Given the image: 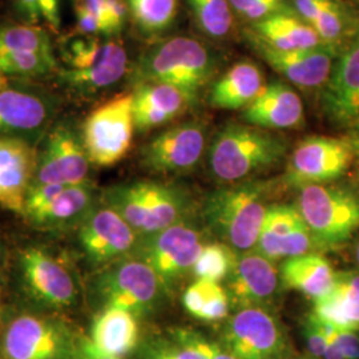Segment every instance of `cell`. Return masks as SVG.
Returning <instances> with one entry per match:
<instances>
[{"mask_svg": "<svg viewBox=\"0 0 359 359\" xmlns=\"http://www.w3.org/2000/svg\"><path fill=\"white\" fill-rule=\"evenodd\" d=\"M38 154L31 142L0 136V205L23 216Z\"/></svg>", "mask_w": 359, "mask_h": 359, "instance_id": "obj_22", "label": "cell"}, {"mask_svg": "<svg viewBox=\"0 0 359 359\" xmlns=\"http://www.w3.org/2000/svg\"><path fill=\"white\" fill-rule=\"evenodd\" d=\"M237 253L228 245L219 241L206 243L193 265L192 274L196 280L222 283L229 277Z\"/></svg>", "mask_w": 359, "mask_h": 359, "instance_id": "obj_36", "label": "cell"}, {"mask_svg": "<svg viewBox=\"0 0 359 359\" xmlns=\"http://www.w3.org/2000/svg\"><path fill=\"white\" fill-rule=\"evenodd\" d=\"M222 345L237 359H286L290 344L268 308L238 309L226 322Z\"/></svg>", "mask_w": 359, "mask_h": 359, "instance_id": "obj_13", "label": "cell"}, {"mask_svg": "<svg viewBox=\"0 0 359 359\" xmlns=\"http://www.w3.org/2000/svg\"><path fill=\"white\" fill-rule=\"evenodd\" d=\"M20 289L39 308L63 311L75 308L80 289L63 259L39 245H28L16 258Z\"/></svg>", "mask_w": 359, "mask_h": 359, "instance_id": "obj_8", "label": "cell"}, {"mask_svg": "<svg viewBox=\"0 0 359 359\" xmlns=\"http://www.w3.org/2000/svg\"><path fill=\"white\" fill-rule=\"evenodd\" d=\"M194 96L164 83H142L133 92L135 129L147 132L163 127L193 103Z\"/></svg>", "mask_w": 359, "mask_h": 359, "instance_id": "obj_24", "label": "cell"}, {"mask_svg": "<svg viewBox=\"0 0 359 359\" xmlns=\"http://www.w3.org/2000/svg\"><path fill=\"white\" fill-rule=\"evenodd\" d=\"M81 250L92 265L100 269L133 256L142 237L112 208L100 200L77 226Z\"/></svg>", "mask_w": 359, "mask_h": 359, "instance_id": "obj_15", "label": "cell"}, {"mask_svg": "<svg viewBox=\"0 0 359 359\" xmlns=\"http://www.w3.org/2000/svg\"><path fill=\"white\" fill-rule=\"evenodd\" d=\"M233 13L248 20L250 25L278 13H295L287 0H228Z\"/></svg>", "mask_w": 359, "mask_h": 359, "instance_id": "obj_39", "label": "cell"}, {"mask_svg": "<svg viewBox=\"0 0 359 359\" xmlns=\"http://www.w3.org/2000/svg\"><path fill=\"white\" fill-rule=\"evenodd\" d=\"M295 13L316 29L322 43L338 50L347 34V18L334 0H290Z\"/></svg>", "mask_w": 359, "mask_h": 359, "instance_id": "obj_30", "label": "cell"}, {"mask_svg": "<svg viewBox=\"0 0 359 359\" xmlns=\"http://www.w3.org/2000/svg\"><path fill=\"white\" fill-rule=\"evenodd\" d=\"M208 128L203 121H185L165 129L142 149V167L154 173L182 175L201 163Z\"/></svg>", "mask_w": 359, "mask_h": 359, "instance_id": "obj_17", "label": "cell"}, {"mask_svg": "<svg viewBox=\"0 0 359 359\" xmlns=\"http://www.w3.org/2000/svg\"><path fill=\"white\" fill-rule=\"evenodd\" d=\"M301 359H316V358H313V357H310V358H301Z\"/></svg>", "mask_w": 359, "mask_h": 359, "instance_id": "obj_51", "label": "cell"}, {"mask_svg": "<svg viewBox=\"0 0 359 359\" xmlns=\"http://www.w3.org/2000/svg\"><path fill=\"white\" fill-rule=\"evenodd\" d=\"M57 69L53 53L13 52L0 55V76L34 79L52 74Z\"/></svg>", "mask_w": 359, "mask_h": 359, "instance_id": "obj_35", "label": "cell"}, {"mask_svg": "<svg viewBox=\"0 0 359 359\" xmlns=\"http://www.w3.org/2000/svg\"><path fill=\"white\" fill-rule=\"evenodd\" d=\"M335 274L329 259L317 252L287 258L280 266L283 287L295 290L313 302L332 290Z\"/></svg>", "mask_w": 359, "mask_h": 359, "instance_id": "obj_27", "label": "cell"}, {"mask_svg": "<svg viewBox=\"0 0 359 359\" xmlns=\"http://www.w3.org/2000/svg\"><path fill=\"white\" fill-rule=\"evenodd\" d=\"M216 60L203 43L189 36L167 39L145 52L135 69L137 84L164 83L196 97L216 74Z\"/></svg>", "mask_w": 359, "mask_h": 359, "instance_id": "obj_6", "label": "cell"}, {"mask_svg": "<svg viewBox=\"0 0 359 359\" xmlns=\"http://www.w3.org/2000/svg\"><path fill=\"white\" fill-rule=\"evenodd\" d=\"M265 76L259 65L252 60L238 62L215 81L209 103L213 108L236 111L245 109L265 88Z\"/></svg>", "mask_w": 359, "mask_h": 359, "instance_id": "obj_26", "label": "cell"}, {"mask_svg": "<svg viewBox=\"0 0 359 359\" xmlns=\"http://www.w3.org/2000/svg\"><path fill=\"white\" fill-rule=\"evenodd\" d=\"M205 244L204 231L188 218L164 231L142 237L133 257L152 268L170 289L172 283L192 271Z\"/></svg>", "mask_w": 359, "mask_h": 359, "instance_id": "obj_11", "label": "cell"}, {"mask_svg": "<svg viewBox=\"0 0 359 359\" xmlns=\"http://www.w3.org/2000/svg\"><path fill=\"white\" fill-rule=\"evenodd\" d=\"M145 359H203L191 347L172 338V341H156L147 350Z\"/></svg>", "mask_w": 359, "mask_h": 359, "instance_id": "obj_41", "label": "cell"}, {"mask_svg": "<svg viewBox=\"0 0 359 359\" xmlns=\"http://www.w3.org/2000/svg\"><path fill=\"white\" fill-rule=\"evenodd\" d=\"M323 326L329 335L333 338L344 358L359 359V335L357 332L337 329L333 325H329L326 322H323Z\"/></svg>", "mask_w": 359, "mask_h": 359, "instance_id": "obj_43", "label": "cell"}, {"mask_svg": "<svg viewBox=\"0 0 359 359\" xmlns=\"http://www.w3.org/2000/svg\"><path fill=\"white\" fill-rule=\"evenodd\" d=\"M88 338L105 354L123 358L139 345L137 317L115 306L99 309L92 320Z\"/></svg>", "mask_w": 359, "mask_h": 359, "instance_id": "obj_25", "label": "cell"}, {"mask_svg": "<svg viewBox=\"0 0 359 359\" xmlns=\"http://www.w3.org/2000/svg\"><path fill=\"white\" fill-rule=\"evenodd\" d=\"M306 226L295 205H270L264 219L261 236L283 237Z\"/></svg>", "mask_w": 359, "mask_h": 359, "instance_id": "obj_38", "label": "cell"}, {"mask_svg": "<svg viewBox=\"0 0 359 359\" xmlns=\"http://www.w3.org/2000/svg\"><path fill=\"white\" fill-rule=\"evenodd\" d=\"M322 111L341 128L359 124V35L338 53L332 75L321 90Z\"/></svg>", "mask_w": 359, "mask_h": 359, "instance_id": "obj_20", "label": "cell"}, {"mask_svg": "<svg viewBox=\"0 0 359 359\" xmlns=\"http://www.w3.org/2000/svg\"><path fill=\"white\" fill-rule=\"evenodd\" d=\"M295 208L318 248H337L359 229V196L333 184H309L298 188Z\"/></svg>", "mask_w": 359, "mask_h": 359, "instance_id": "obj_7", "label": "cell"}, {"mask_svg": "<svg viewBox=\"0 0 359 359\" xmlns=\"http://www.w3.org/2000/svg\"><path fill=\"white\" fill-rule=\"evenodd\" d=\"M77 28L84 35H105L97 16L90 11L83 0L75 1Z\"/></svg>", "mask_w": 359, "mask_h": 359, "instance_id": "obj_44", "label": "cell"}, {"mask_svg": "<svg viewBox=\"0 0 359 359\" xmlns=\"http://www.w3.org/2000/svg\"><path fill=\"white\" fill-rule=\"evenodd\" d=\"M65 67L59 77L69 88L95 93L118 83L128 69V55L117 41L97 39L71 40L63 50Z\"/></svg>", "mask_w": 359, "mask_h": 359, "instance_id": "obj_9", "label": "cell"}, {"mask_svg": "<svg viewBox=\"0 0 359 359\" xmlns=\"http://www.w3.org/2000/svg\"><path fill=\"white\" fill-rule=\"evenodd\" d=\"M283 283L276 262L256 250L237 253L226 292L231 308H268L277 298Z\"/></svg>", "mask_w": 359, "mask_h": 359, "instance_id": "obj_19", "label": "cell"}, {"mask_svg": "<svg viewBox=\"0 0 359 359\" xmlns=\"http://www.w3.org/2000/svg\"><path fill=\"white\" fill-rule=\"evenodd\" d=\"M355 154L348 139L309 136L298 142L287 160L286 182L302 187L339 179L353 164Z\"/></svg>", "mask_w": 359, "mask_h": 359, "instance_id": "obj_16", "label": "cell"}, {"mask_svg": "<svg viewBox=\"0 0 359 359\" xmlns=\"http://www.w3.org/2000/svg\"><path fill=\"white\" fill-rule=\"evenodd\" d=\"M289 144L283 135L246 123H231L218 130L208 147L212 177L231 185L255 179L278 167Z\"/></svg>", "mask_w": 359, "mask_h": 359, "instance_id": "obj_1", "label": "cell"}, {"mask_svg": "<svg viewBox=\"0 0 359 359\" xmlns=\"http://www.w3.org/2000/svg\"><path fill=\"white\" fill-rule=\"evenodd\" d=\"M56 104L44 90L0 76V136L31 142L50 128Z\"/></svg>", "mask_w": 359, "mask_h": 359, "instance_id": "obj_14", "label": "cell"}, {"mask_svg": "<svg viewBox=\"0 0 359 359\" xmlns=\"http://www.w3.org/2000/svg\"><path fill=\"white\" fill-rule=\"evenodd\" d=\"M41 18L48 23L52 29L59 31L60 29V4L59 0H39Z\"/></svg>", "mask_w": 359, "mask_h": 359, "instance_id": "obj_46", "label": "cell"}, {"mask_svg": "<svg viewBox=\"0 0 359 359\" xmlns=\"http://www.w3.org/2000/svg\"><path fill=\"white\" fill-rule=\"evenodd\" d=\"M243 120L246 124L269 130L301 128L305 124V108L299 95L290 86L271 81L245 108Z\"/></svg>", "mask_w": 359, "mask_h": 359, "instance_id": "obj_23", "label": "cell"}, {"mask_svg": "<svg viewBox=\"0 0 359 359\" xmlns=\"http://www.w3.org/2000/svg\"><path fill=\"white\" fill-rule=\"evenodd\" d=\"M133 93H120L87 116L81 140L90 164L112 167L128 154L133 140Z\"/></svg>", "mask_w": 359, "mask_h": 359, "instance_id": "obj_10", "label": "cell"}, {"mask_svg": "<svg viewBox=\"0 0 359 359\" xmlns=\"http://www.w3.org/2000/svg\"><path fill=\"white\" fill-rule=\"evenodd\" d=\"M172 338L191 347L203 359H237L222 344H216L192 329H175Z\"/></svg>", "mask_w": 359, "mask_h": 359, "instance_id": "obj_40", "label": "cell"}, {"mask_svg": "<svg viewBox=\"0 0 359 359\" xmlns=\"http://www.w3.org/2000/svg\"><path fill=\"white\" fill-rule=\"evenodd\" d=\"M0 270H1V250H0Z\"/></svg>", "mask_w": 359, "mask_h": 359, "instance_id": "obj_50", "label": "cell"}, {"mask_svg": "<svg viewBox=\"0 0 359 359\" xmlns=\"http://www.w3.org/2000/svg\"><path fill=\"white\" fill-rule=\"evenodd\" d=\"M248 32L277 51H301L325 46L313 27L295 13H278L250 25Z\"/></svg>", "mask_w": 359, "mask_h": 359, "instance_id": "obj_29", "label": "cell"}, {"mask_svg": "<svg viewBox=\"0 0 359 359\" xmlns=\"http://www.w3.org/2000/svg\"><path fill=\"white\" fill-rule=\"evenodd\" d=\"M348 140L353 145V149H354V154H355V158L359 160V124L357 127L351 128V133L348 136Z\"/></svg>", "mask_w": 359, "mask_h": 359, "instance_id": "obj_48", "label": "cell"}, {"mask_svg": "<svg viewBox=\"0 0 359 359\" xmlns=\"http://www.w3.org/2000/svg\"><path fill=\"white\" fill-rule=\"evenodd\" d=\"M197 27L210 39L226 38L233 28L228 0H187Z\"/></svg>", "mask_w": 359, "mask_h": 359, "instance_id": "obj_33", "label": "cell"}, {"mask_svg": "<svg viewBox=\"0 0 359 359\" xmlns=\"http://www.w3.org/2000/svg\"><path fill=\"white\" fill-rule=\"evenodd\" d=\"M355 258H357V262H358L359 266V241L358 244H357V248H355Z\"/></svg>", "mask_w": 359, "mask_h": 359, "instance_id": "obj_49", "label": "cell"}, {"mask_svg": "<svg viewBox=\"0 0 359 359\" xmlns=\"http://www.w3.org/2000/svg\"><path fill=\"white\" fill-rule=\"evenodd\" d=\"M266 204V187L245 181L231 184L210 193L203 217L208 231L236 253L255 250L262 231Z\"/></svg>", "mask_w": 359, "mask_h": 359, "instance_id": "obj_2", "label": "cell"}, {"mask_svg": "<svg viewBox=\"0 0 359 359\" xmlns=\"http://www.w3.org/2000/svg\"><path fill=\"white\" fill-rule=\"evenodd\" d=\"M182 305L194 318L205 322L225 320L231 308L226 289L205 280H196L185 289Z\"/></svg>", "mask_w": 359, "mask_h": 359, "instance_id": "obj_31", "label": "cell"}, {"mask_svg": "<svg viewBox=\"0 0 359 359\" xmlns=\"http://www.w3.org/2000/svg\"><path fill=\"white\" fill-rule=\"evenodd\" d=\"M79 338L57 316L10 311L0 318V359H75Z\"/></svg>", "mask_w": 359, "mask_h": 359, "instance_id": "obj_4", "label": "cell"}, {"mask_svg": "<svg viewBox=\"0 0 359 359\" xmlns=\"http://www.w3.org/2000/svg\"><path fill=\"white\" fill-rule=\"evenodd\" d=\"M75 359H123L118 357H114L109 354H105L102 350H99L90 341L88 337H81L79 338V345H77L76 358Z\"/></svg>", "mask_w": 359, "mask_h": 359, "instance_id": "obj_47", "label": "cell"}, {"mask_svg": "<svg viewBox=\"0 0 359 359\" xmlns=\"http://www.w3.org/2000/svg\"><path fill=\"white\" fill-rule=\"evenodd\" d=\"M128 222L140 237H148L189 218L188 194L175 185L136 180L104 189L100 198Z\"/></svg>", "mask_w": 359, "mask_h": 359, "instance_id": "obj_3", "label": "cell"}, {"mask_svg": "<svg viewBox=\"0 0 359 359\" xmlns=\"http://www.w3.org/2000/svg\"><path fill=\"white\" fill-rule=\"evenodd\" d=\"M97 203L90 181L76 185H31L23 217L41 231H65L79 226Z\"/></svg>", "mask_w": 359, "mask_h": 359, "instance_id": "obj_12", "label": "cell"}, {"mask_svg": "<svg viewBox=\"0 0 359 359\" xmlns=\"http://www.w3.org/2000/svg\"><path fill=\"white\" fill-rule=\"evenodd\" d=\"M135 25L147 35L164 32L176 20L179 0H126Z\"/></svg>", "mask_w": 359, "mask_h": 359, "instance_id": "obj_32", "label": "cell"}, {"mask_svg": "<svg viewBox=\"0 0 359 359\" xmlns=\"http://www.w3.org/2000/svg\"><path fill=\"white\" fill-rule=\"evenodd\" d=\"M90 161L83 140L65 124L51 129L38 156L32 185H76L90 181Z\"/></svg>", "mask_w": 359, "mask_h": 359, "instance_id": "obj_18", "label": "cell"}, {"mask_svg": "<svg viewBox=\"0 0 359 359\" xmlns=\"http://www.w3.org/2000/svg\"><path fill=\"white\" fill-rule=\"evenodd\" d=\"M252 48L268 65L301 90H318L332 75L338 52L327 46L301 51H277L246 32Z\"/></svg>", "mask_w": 359, "mask_h": 359, "instance_id": "obj_21", "label": "cell"}, {"mask_svg": "<svg viewBox=\"0 0 359 359\" xmlns=\"http://www.w3.org/2000/svg\"><path fill=\"white\" fill-rule=\"evenodd\" d=\"M88 293L99 309H124L139 318L160 308L169 289L152 268L130 256L99 270L90 278Z\"/></svg>", "mask_w": 359, "mask_h": 359, "instance_id": "obj_5", "label": "cell"}, {"mask_svg": "<svg viewBox=\"0 0 359 359\" xmlns=\"http://www.w3.org/2000/svg\"><path fill=\"white\" fill-rule=\"evenodd\" d=\"M317 249H318V245L316 243L314 237L311 236L308 226L297 229L283 237L259 236L258 243L255 248L256 252L269 258L273 262L302 256L306 253L316 252Z\"/></svg>", "mask_w": 359, "mask_h": 359, "instance_id": "obj_34", "label": "cell"}, {"mask_svg": "<svg viewBox=\"0 0 359 359\" xmlns=\"http://www.w3.org/2000/svg\"><path fill=\"white\" fill-rule=\"evenodd\" d=\"M15 7L19 15L26 20L27 25L36 26L41 18L39 0H15Z\"/></svg>", "mask_w": 359, "mask_h": 359, "instance_id": "obj_45", "label": "cell"}, {"mask_svg": "<svg viewBox=\"0 0 359 359\" xmlns=\"http://www.w3.org/2000/svg\"><path fill=\"white\" fill-rule=\"evenodd\" d=\"M25 51L53 53L50 35L32 25L0 26V55Z\"/></svg>", "mask_w": 359, "mask_h": 359, "instance_id": "obj_37", "label": "cell"}, {"mask_svg": "<svg viewBox=\"0 0 359 359\" xmlns=\"http://www.w3.org/2000/svg\"><path fill=\"white\" fill-rule=\"evenodd\" d=\"M304 337L310 355L313 358L323 359L327 347V339L322 330L321 323L313 313L309 314L304 322Z\"/></svg>", "mask_w": 359, "mask_h": 359, "instance_id": "obj_42", "label": "cell"}, {"mask_svg": "<svg viewBox=\"0 0 359 359\" xmlns=\"http://www.w3.org/2000/svg\"><path fill=\"white\" fill-rule=\"evenodd\" d=\"M313 314L337 329L359 330V271H337L332 290L314 301Z\"/></svg>", "mask_w": 359, "mask_h": 359, "instance_id": "obj_28", "label": "cell"}]
</instances>
